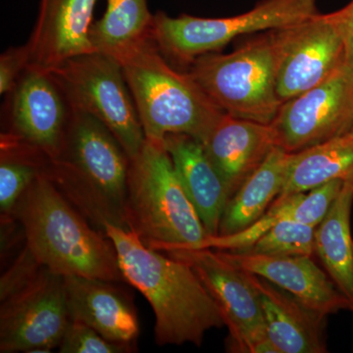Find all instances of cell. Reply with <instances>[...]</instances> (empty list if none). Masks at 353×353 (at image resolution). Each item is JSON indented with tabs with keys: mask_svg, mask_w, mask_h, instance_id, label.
<instances>
[{
	"mask_svg": "<svg viewBox=\"0 0 353 353\" xmlns=\"http://www.w3.org/2000/svg\"><path fill=\"white\" fill-rule=\"evenodd\" d=\"M6 95L3 132L54 159L61 150L72 109L52 75L28 67Z\"/></svg>",
	"mask_w": 353,
	"mask_h": 353,
	"instance_id": "cell-13",
	"label": "cell"
},
{
	"mask_svg": "<svg viewBox=\"0 0 353 353\" xmlns=\"http://www.w3.org/2000/svg\"><path fill=\"white\" fill-rule=\"evenodd\" d=\"M63 277L71 320L88 325L114 343L136 345L138 314L121 283L78 275Z\"/></svg>",
	"mask_w": 353,
	"mask_h": 353,
	"instance_id": "cell-16",
	"label": "cell"
},
{
	"mask_svg": "<svg viewBox=\"0 0 353 353\" xmlns=\"http://www.w3.org/2000/svg\"><path fill=\"white\" fill-rule=\"evenodd\" d=\"M126 215L130 231L161 252L204 248L208 236L164 143L145 139L132 158Z\"/></svg>",
	"mask_w": 353,
	"mask_h": 353,
	"instance_id": "cell-5",
	"label": "cell"
},
{
	"mask_svg": "<svg viewBox=\"0 0 353 353\" xmlns=\"http://www.w3.org/2000/svg\"><path fill=\"white\" fill-rule=\"evenodd\" d=\"M73 110L94 116L119 141L130 159L145 132L122 67L112 55L95 50L70 58L50 71Z\"/></svg>",
	"mask_w": 353,
	"mask_h": 353,
	"instance_id": "cell-8",
	"label": "cell"
},
{
	"mask_svg": "<svg viewBox=\"0 0 353 353\" xmlns=\"http://www.w3.org/2000/svg\"><path fill=\"white\" fill-rule=\"evenodd\" d=\"M105 234L126 282L152 306L158 345L201 347L209 330L225 326L219 306L189 264L148 248L130 230L109 225Z\"/></svg>",
	"mask_w": 353,
	"mask_h": 353,
	"instance_id": "cell-1",
	"label": "cell"
},
{
	"mask_svg": "<svg viewBox=\"0 0 353 353\" xmlns=\"http://www.w3.org/2000/svg\"><path fill=\"white\" fill-rule=\"evenodd\" d=\"M350 131L353 132V124H352V129H350Z\"/></svg>",
	"mask_w": 353,
	"mask_h": 353,
	"instance_id": "cell-31",
	"label": "cell"
},
{
	"mask_svg": "<svg viewBox=\"0 0 353 353\" xmlns=\"http://www.w3.org/2000/svg\"><path fill=\"white\" fill-rule=\"evenodd\" d=\"M4 215L19 223L25 245L50 271L127 283L112 241L92 227L46 174L38 176Z\"/></svg>",
	"mask_w": 353,
	"mask_h": 353,
	"instance_id": "cell-3",
	"label": "cell"
},
{
	"mask_svg": "<svg viewBox=\"0 0 353 353\" xmlns=\"http://www.w3.org/2000/svg\"><path fill=\"white\" fill-rule=\"evenodd\" d=\"M318 13L316 0H262L252 10L226 18L170 17L158 11L150 37L167 60L190 66L243 34L284 29Z\"/></svg>",
	"mask_w": 353,
	"mask_h": 353,
	"instance_id": "cell-7",
	"label": "cell"
},
{
	"mask_svg": "<svg viewBox=\"0 0 353 353\" xmlns=\"http://www.w3.org/2000/svg\"><path fill=\"white\" fill-rule=\"evenodd\" d=\"M164 252L189 264L214 299L229 329L231 352L278 353L267 334L259 292L245 271L212 248Z\"/></svg>",
	"mask_w": 353,
	"mask_h": 353,
	"instance_id": "cell-9",
	"label": "cell"
},
{
	"mask_svg": "<svg viewBox=\"0 0 353 353\" xmlns=\"http://www.w3.org/2000/svg\"><path fill=\"white\" fill-rule=\"evenodd\" d=\"M164 146L208 236H218L221 219L231 199L222 176L199 139L183 134L165 137Z\"/></svg>",
	"mask_w": 353,
	"mask_h": 353,
	"instance_id": "cell-19",
	"label": "cell"
},
{
	"mask_svg": "<svg viewBox=\"0 0 353 353\" xmlns=\"http://www.w3.org/2000/svg\"><path fill=\"white\" fill-rule=\"evenodd\" d=\"M333 13L343 34L347 63L353 68V0L341 10Z\"/></svg>",
	"mask_w": 353,
	"mask_h": 353,
	"instance_id": "cell-30",
	"label": "cell"
},
{
	"mask_svg": "<svg viewBox=\"0 0 353 353\" xmlns=\"http://www.w3.org/2000/svg\"><path fill=\"white\" fill-rule=\"evenodd\" d=\"M218 252L241 270L266 279L325 317L341 310H350L347 299L327 272L313 261L312 256Z\"/></svg>",
	"mask_w": 353,
	"mask_h": 353,
	"instance_id": "cell-14",
	"label": "cell"
},
{
	"mask_svg": "<svg viewBox=\"0 0 353 353\" xmlns=\"http://www.w3.org/2000/svg\"><path fill=\"white\" fill-rule=\"evenodd\" d=\"M277 94L285 101L328 80L347 64L343 34L334 13L320 14L276 30Z\"/></svg>",
	"mask_w": 353,
	"mask_h": 353,
	"instance_id": "cell-12",
	"label": "cell"
},
{
	"mask_svg": "<svg viewBox=\"0 0 353 353\" xmlns=\"http://www.w3.org/2000/svg\"><path fill=\"white\" fill-rule=\"evenodd\" d=\"M71 321L63 275L43 266L27 284L1 299L0 352H51Z\"/></svg>",
	"mask_w": 353,
	"mask_h": 353,
	"instance_id": "cell-10",
	"label": "cell"
},
{
	"mask_svg": "<svg viewBox=\"0 0 353 353\" xmlns=\"http://www.w3.org/2000/svg\"><path fill=\"white\" fill-rule=\"evenodd\" d=\"M97 0H41L28 39L30 68L50 72L70 58L95 51L90 39Z\"/></svg>",
	"mask_w": 353,
	"mask_h": 353,
	"instance_id": "cell-15",
	"label": "cell"
},
{
	"mask_svg": "<svg viewBox=\"0 0 353 353\" xmlns=\"http://www.w3.org/2000/svg\"><path fill=\"white\" fill-rule=\"evenodd\" d=\"M58 350L61 353H130L137 347L114 343L88 325L72 320Z\"/></svg>",
	"mask_w": 353,
	"mask_h": 353,
	"instance_id": "cell-27",
	"label": "cell"
},
{
	"mask_svg": "<svg viewBox=\"0 0 353 353\" xmlns=\"http://www.w3.org/2000/svg\"><path fill=\"white\" fill-rule=\"evenodd\" d=\"M201 143L231 197L277 146L271 124L239 119L226 113Z\"/></svg>",
	"mask_w": 353,
	"mask_h": 353,
	"instance_id": "cell-17",
	"label": "cell"
},
{
	"mask_svg": "<svg viewBox=\"0 0 353 353\" xmlns=\"http://www.w3.org/2000/svg\"><path fill=\"white\" fill-rule=\"evenodd\" d=\"M278 63L277 34L272 30L228 54L197 57L189 73L223 112L271 124L283 104L277 94Z\"/></svg>",
	"mask_w": 353,
	"mask_h": 353,
	"instance_id": "cell-6",
	"label": "cell"
},
{
	"mask_svg": "<svg viewBox=\"0 0 353 353\" xmlns=\"http://www.w3.org/2000/svg\"><path fill=\"white\" fill-rule=\"evenodd\" d=\"M353 176V132L292 153L289 173L279 196L301 194L330 181Z\"/></svg>",
	"mask_w": 353,
	"mask_h": 353,
	"instance_id": "cell-22",
	"label": "cell"
},
{
	"mask_svg": "<svg viewBox=\"0 0 353 353\" xmlns=\"http://www.w3.org/2000/svg\"><path fill=\"white\" fill-rule=\"evenodd\" d=\"M130 162L129 155L103 123L72 109L61 150L50 160L46 175L92 227L105 234L109 225L129 230Z\"/></svg>",
	"mask_w": 353,
	"mask_h": 353,
	"instance_id": "cell-2",
	"label": "cell"
},
{
	"mask_svg": "<svg viewBox=\"0 0 353 353\" xmlns=\"http://www.w3.org/2000/svg\"><path fill=\"white\" fill-rule=\"evenodd\" d=\"M29 50L27 44L12 46L0 57V94H7L13 90L29 66Z\"/></svg>",
	"mask_w": 353,
	"mask_h": 353,
	"instance_id": "cell-29",
	"label": "cell"
},
{
	"mask_svg": "<svg viewBox=\"0 0 353 353\" xmlns=\"http://www.w3.org/2000/svg\"><path fill=\"white\" fill-rule=\"evenodd\" d=\"M353 124V68L345 64L328 80L279 109L271 123L276 145L294 153L350 132Z\"/></svg>",
	"mask_w": 353,
	"mask_h": 353,
	"instance_id": "cell-11",
	"label": "cell"
},
{
	"mask_svg": "<svg viewBox=\"0 0 353 353\" xmlns=\"http://www.w3.org/2000/svg\"><path fill=\"white\" fill-rule=\"evenodd\" d=\"M345 180L336 179L303 192L294 206L292 220L317 228L340 196Z\"/></svg>",
	"mask_w": 353,
	"mask_h": 353,
	"instance_id": "cell-26",
	"label": "cell"
},
{
	"mask_svg": "<svg viewBox=\"0 0 353 353\" xmlns=\"http://www.w3.org/2000/svg\"><path fill=\"white\" fill-rule=\"evenodd\" d=\"M316 228L296 222L283 220L265 233L254 245L238 252L263 255L315 254Z\"/></svg>",
	"mask_w": 353,
	"mask_h": 353,
	"instance_id": "cell-25",
	"label": "cell"
},
{
	"mask_svg": "<svg viewBox=\"0 0 353 353\" xmlns=\"http://www.w3.org/2000/svg\"><path fill=\"white\" fill-rule=\"evenodd\" d=\"M114 57L119 61L145 139L183 134L203 141L225 112L188 73L176 71L150 36Z\"/></svg>",
	"mask_w": 353,
	"mask_h": 353,
	"instance_id": "cell-4",
	"label": "cell"
},
{
	"mask_svg": "<svg viewBox=\"0 0 353 353\" xmlns=\"http://www.w3.org/2000/svg\"><path fill=\"white\" fill-rule=\"evenodd\" d=\"M292 153L275 146L228 201L221 219L220 236L239 233L252 225L280 196L289 173Z\"/></svg>",
	"mask_w": 353,
	"mask_h": 353,
	"instance_id": "cell-20",
	"label": "cell"
},
{
	"mask_svg": "<svg viewBox=\"0 0 353 353\" xmlns=\"http://www.w3.org/2000/svg\"><path fill=\"white\" fill-rule=\"evenodd\" d=\"M50 158L21 139L2 132L0 137V211L12 210L23 192L50 166Z\"/></svg>",
	"mask_w": 353,
	"mask_h": 353,
	"instance_id": "cell-24",
	"label": "cell"
},
{
	"mask_svg": "<svg viewBox=\"0 0 353 353\" xmlns=\"http://www.w3.org/2000/svg\"><path fill=\"white\" fill-rule=\"evenodd\" d=\"M41 267L43 265L37 261L25 245L20 254L14 260L13 264H11L10 268L1 277L0 301L27 284Z\"/></svg>",
	"mask_w": 353,
	"mask_h": 353,
	"instance_id": "cell-28",
	"label": "cell"
},
{
	"mask_svg": "<svg viewBox=\"0 0 353 353\" xmlns=\"http://www.w3.org/2000/svg\"><path fill=\"white\" fill-rule=\"evenodd\" d=\"M353 176L345 181L340 196L315 230V254L353 311V239L350 215Z\"/></svg>",
	"mask_w": 353,
	"mask_h": 353,
	"instance_id": "cell-21",
	"label": "cell"
},
{
	"mask_svg": "<svg viewBox=\"0 0 353 353\" xmlns=\"http://www.w3.org/2000/svg\"><path fill=\"white\" fill-rule=\"evenodd\" d=\"M245 272L261 301L267 334L278 353H324L326 317L266 279Z\"/></svg>",
	"mask_w": 353,
	"mask_h": 353,
	"instance_id": "cell-18",
	"label": "cell"
},
{
	"mask_svg": "<svg viewBox=\"0 0 353 353\" xmlns=\"http://www.w3.org/2000/svg\"><path fill=\"white\" fill-rule=\"evenodd\" d=\"M153 16L146 0H108L105 13L90 28V41L114 57L150 36Z\"/></svg>",
	"mask_w": 353,
	"mask_h": 353,
	"instance_id": "cell-23",
	"label": "cell"
}]
</instances>
